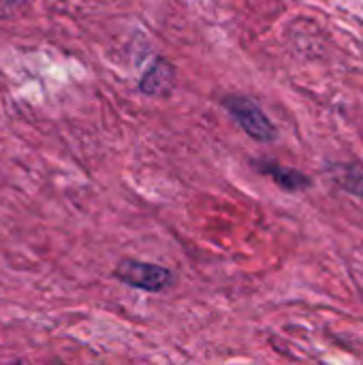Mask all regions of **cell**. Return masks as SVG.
<instances>
[{"mask_svg": "<svg viewBox=\"0 0 363 365\" xmlns=\"http://www.w3.org/2000/svg\"><path fill=\"white\" fill-rule=\"evenodd\" d=\"M223 105H225V109L231 113V118L242 126V130L248 137H252V139H257L261 143H267V141H274L276 139V128H274L272 120L250 98H244V96H227L223 101Z\"/></svg>", "mask_w": 363, "mask_h": 365, "instance_id": "6da1fadb", "label": "cell"}, {"mask_svg": "<svg viewBox=\"0 0 363 365\" xmlns=\"http://www.w3.org/2000/svg\"><path fill=\"white\" fill-rule=\"evenodd\" d=\"M113 276L128 287L150 291V293H160L169 289L173 282V274L167 267L143 263V261H131V259L118 263Z\"/></svg>", "mask_w": 363, "mask_h": 365, "instance_id": "7a4b0ae2", "label": "cell"}, {"mask_svg": "<svg viewBox=\"0 0 363 365\" xmlns=\"http://www.w3.org/2000/svg\"><path fill=\"white\" fill-rule=\"evenodd\" d=\"M259 171L265 173L267 178H272L280 188L289 190V192H300V190H306L312 186V180L297 171V169H291V167H282L278 163H272V160H263V163H257Z\"/></svg>", "mask_w": 363, "mask_h": 365, "instance_id": "3957f363", "label": "cell"}, {"mask_svg": "<svg viewBox=\"0 0 363 365\" xmlns=\"http://www.w3.org/2000/svg\"><path fill=\"white\" fill-rule=\"evenodd\" d=\"M173 86V68L169 62L158 60L141 79V92L145 94H167Z\"/></svg>", "mask_w": 363, "mask_h": 365, "instance_id": "277c9868", "label": "cell"}, {"mask_svg": "<svg viewBox=\"0 0 363 365\" xmlns=\"http://www.w3.org/2000/svg\"><path fill=\"white\" fill-rule=\"evenodd\" d=\"M336 180H338V184H340L344 190L353 192L355 197H363V175L362 173H357L355 169L349 167L347 173H344V175H338Z\"/></svg>", "mask_w": 363, "mask_h": 365, "instance_id": "5b68a950", "label": "cell"}]
</instances>
